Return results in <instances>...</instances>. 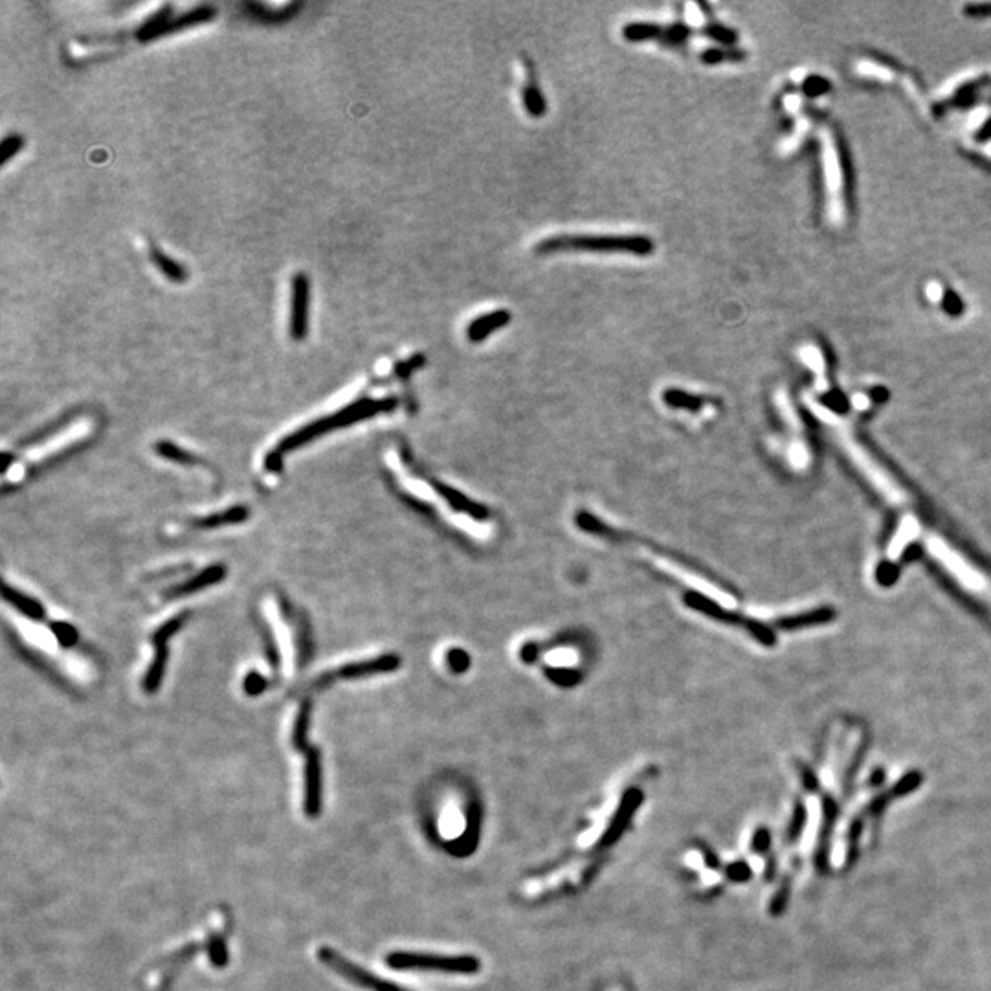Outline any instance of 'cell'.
Segmentation results:
<instances>
[{"instance_id": "6da1fadb", "label": "cell", "mask_w": 991, "mask_h": 991, "mask_svg": "<svg viewBox=\"0 0 991 991\" xmlns=\"http://www.w3.org/2000/svg\"><path fill=\"white\" fill-rule=\"evenodd\" d=\"M399 406V399L397 397H386V399H360L346 407H341L340 412L318 419L311 424H307L303 428H299L298 432L287 435L283 441L278 442V447L272 450L266 459H265V466L270 472H281L283 468V456L290 450H296L303 444H307L309 441H313L318 435L329 433L332 430L338 428H346L349 424L371 419L374 416H381V414H390L393 409Z\"/></svg>"}, {"instance_id": "7a4b0ae2", "label": "cell", "mask_w": 991, "mask_h": 991, "mask_svg": "<svg viewBox=\"0 0 991 991\" xmlns=\"http://www.w3.org/2000/svg\"><path fill=\"white\" fill-rule=\"evenodd\" d=\"M656 250V243L646 235H557L543 239L536 245V252L550 256L562 252L588 254H625L648 257Z\"/></svg>"}, {"instance_id": "3957f363", "label": "cell", "mask_w": 991, "mask_h": 991, "mask_svg": "<svg viewBox=\"0 0 991 991\" xmlns=\"http://www.w3.org/2000/svg\"><path fill=\"white\" fill-rule=\"evenodd\" d=\"M386 964L399 971H435L449 975H475L482 970V962L472 954L441 956L432 953L391 951L386 956Z\"/></svg>"}, {"instance_id": "277c9868", "label": "cell", "mask_w": 991, "mask_h": 991, "mask_svg": "<svg viewBox=\"0 0 991 991\" xmlns=\"http://www.w3.org/2000/svg\"><path fill=\"white\" fill-rule=\"evenodd\" d=\"M318 959L329 966L332 971H336L338 975H341L344 978H348L349 982L369 989V991H407L397 984H393L391 980L381 978L377 975H373L369 971H365L364 968H360L358 964L348 961L346 956H341L338 951L331 949V947H320L318 949Z\"/></svg>"}, {"instance_id": "5b68a950", "label": "cell", "mask_w": 991, "mask_h": 991, "mask_svg": "<svg viewBox=\"0 0 991 991\" xmlns=\"http://www.w3.org/2000/svg\"><path fill=\"white\" fill-rule=\"evenodd\" d=\"M299 753L305 755L303 811L307 817L315 819L322 811V755L313 743H307Z\"/></svg>"}, {"instance_id": "8992f818", "label": "cell", "mask_w": 991, "mask_h": 991, "mask_svg": "<svg viewBox=\"0 0 991 991\" xmlns=\"http://www.w3.org/2000/svg\"><path fill=\"white\" fill-rule=\"evenodd\" d=\"M309 301H311V281L303 272L292 278L290 294V320L289 332L292 340H303L309 329Z\"/></svg>"}, {"instance_id": "52a82bcc", "label": "cell", "mask_w": 991, "mask_h": 991, "mask_svg": "<svg viewBox=\"0 0 991 991\" xmlns=\"http://www.w3.org/2000/svg\"><path fill=\"white\" fill-rule=\"evenodd\" d=\"M641 802H642V792L639 788H630V790L625 792V795L621 799V804H619L617 811H615L609 827L606 828V832L602 834V837L597 843V848H608V846H611L613 843H617L621 839V836L628 828V823L632 821V817L637 811V808L641 806Z\"/></svg>"}, {"instance_id": "ba28073f", "label": "cell", "mask_w": 991, "mask_h": 991, "mask_svg": "<svg viewBox=\"0 0 991 991\" xmlns=\"http://www.w3.org/2000/svg\"><path fill=\"white\" fill-rule=\"evenodd\" d=\"M400 667V658L395 654H386V656H379L374 659L369 661H360V663H351L341 667L327 676H323L320 679V685L323 683H329L331 679H357V677H365L371 674H381V672H393Z\"/></svg>"}, {"instance_id": "9c48e42d", "label": "cell", "mask_w": 991, "mask_h": 991, "mask_svg": "<svg viewBox=\"0 0 991 991\" xmlns=\"http://www.w3.org/2000/svg\"><path fill=\"white\" fill-rule=\"evenodd\" d=\"M683 602H685L687 608L703 613L705 617H710L714 621H720V623H727V625H743L747 628L749 619L740 617V615L722 608L718 602H714L710 597L700 593V592H685L683 595Z\"/></svg>"}, {"instance_id": "30bf717a", "label": "cell", "mask_w": 991, "mask_h": 991, "mask_svg": "<svg viewBox=\"0 0 991 991\" xmlns=\"http://www.w3.org/2000/svg\"><path fill=\"white\" fill-rule=\"evenodd\" d=\"M512 320V315L507 309H498L487 315L477 316L475 320H472L466 327V338L472 344H480V341L487 340L492 332L505 329Z\"/></svg>"}, {"instance_id": "8fae6325", "label": "cell", "mask_w": 991, "mask_h": 991, "mask_svg": "<svg viewBox=\"0 0 991 991\" xmlns=\"http://www.w3.org/2000/svg\"><path fill=\"white\" fill-rule=\"evenodd\" d=\"M433 489L437 491V494H441L444 500H447V503H449L454 510L465 512V515H468L472 520L485 522V520L491 518V510H489L487 507H483V505H480V503H475V501L468 500L463 492L456 491V489H452V487H449V485H444V483H437V482H433Z\"/></svg>"}, {"instance_id": "7c38bea8", "label": "cell", "mask_w": 991, "mask_h": 991, "mask_svg": "<svg viewBox=\"0 0 991 991\" xmlns=\"http://www.w3.org/2000/svg\"><path fill=\"white\" fill-rule=\"evenodd\" d=\"M524 64H525V72H527V81H525L524 90H522L524 109H525V113L531 114L533 118H542V116L548 114V99H545L543 92H542L540 87H538L533 61L525 59Z\"/></svg>"}, {"instance_id": "4fadbf2b", "label": "cell", "mask_w": 991, "mask_h": 991, "mask_svg": "<svg viewBox=\"0 0 991 991\" xmlns=\"http://www.w3.org/2000/svg\"><path fill=\"white\" fill-rule=\"evenodd\" d=\"M226 576V567L224 566H210L204 571H200L197 576H193L188 583L173 588L171 592H167V597H182V595H189L195 592H200L204 588H208L212 584L221 583V580Z\"/></svg>"}, {"instance_id": "5bb4252c", "label": "cell", "mask_w": 991, "mask_h": 991, "mask_svg": "<svg viewBox=\"0 0 991 991\" xmlns=\"http://www.w3.org/2000/svg\"><path fill=\"white\" fill-rule=\"evenodd\" d=\"M215 15H217L215 8H212V6H198V8L191 10V12H186L184 15H179L177 19H171V21L156 33L155 39L165 38V36H169V33H175V31L186 29V28L195 26V24L208 22V21H212Z\"/></svg>"}, {"instance_id": "9a60e30c", "label": "cell", "mask_w": 991, "mask_h": 991, "mask_svg": "<svg viewBox=\"0 0 991 991\" xmlns=\"http://www.w3.org/2000/svg\"><path fill=\"white\" fill-rule=\"evenodd\" d=\"M3 595H4V599H6L12 606H15L21 613H24L26 617H29V619H33V621H41V619L45 617V615H46L45 608H43L36 599H31V597H28V595L21 593L19 590L12 588L10 584H4Z\"/></svg>"}, {"instance_id": "2e32d148", "label": "cell", "mask_w": 991, "mask_h": 991, "mask_svg": "<svg viewBox=\"0 0 991 991\" xmlns=\"http://www.w3.org/2000/svg\"><path fill=\"white\" fill-rule=\"evenodd\" d=\"M156 644V654H155V661L149 667L146 677H144V691L147 694L156 693V689L160 687V683L164 679V672H165V663H167V641L164 639H153Z\"/></svg>"}, {"instance_id": "e0dca14e", "label": "cell", "mask_w": 991, "mask_h": 991, "mask_svg": "<svg viewBox=\"0 0 991 991\" xmlns=\"http://www.w3.org/2000/svg\"><path fill=\"white\" fill-rule=\"evenodd\" d=\"M665 33V26L656 22H630L623 28V38L628 43H644V41H661Z\"/></svg>"}, {"instance_id": "ac0fdd59", "label": "cell", "mask_w": 991, "mask_h": 991, "mask_svg": "<svg viewBox=\"0 0 991 991\" xmlns=\"http://www.w3.org/2000/svg\"><path fill=\"white\" fill-rule=\"evenodd\" d=\"M663 402L672 407V409H687V412H700L701 406L705 404V399L689 393L685 390H679V388H668L663 391L661 395Z\"/></svg>"}, {"instance_id": "d6986e66", "label": "cell", "mask_w": 991, "mask_h": 991, "mask_svg": "<svg viewBox=\"0 0 991 991\" xmlns=\"http://www.w3.org/2000/svg\"><path fill=\"white\" fill-rule=\"evenodd\" d=\"M247 518H248V508L247 507H231L224 512H217V515H214V516L197 520L195 525L200 527V529H215V527H221V525L241 524Z\"/></svg>"}, {"instance_id": "ffe728a7", "label": "cell", "mask_w": 991, "mask_h": 991, "mask_svg": "<svg viewBox=\"0 0 991 991\" xmlns=\"http://www.w3.org/2000/svg\"><path fill=\"white\" fill-rule=\"evenodd\" d=\"M151 259H153V263L156 265V268L162 272V274H164L169 281H173V283H184V281L188 280V272H186V268H184L181 263H177V261L171 259L169 256H165L162 250L153 248V250H151Z\"/></svg>"}, {"instance_id": "44dd1931", "label": "cell", "mask_w": 991, "mask_h": 991, "mask_svg": "<svg viewBox=\"0 0 991 991\" xmlns=\"http://www.w3.org/2000/svg\"><path fill=\"white\" fill-rule=\"evenodd\" d=\"M311 712H313V703L311 701H305L298 712V720L292 731V743L294 747L299 751L303 749L307 743H311L307 735H309V727H311Z\"/></svg>"}, {"instance_id": "7402d4cb", "label": "cell", "mask_w": 991, "mask_h": 991, "mask_svg": "<svg viewBox=\"0 0 991 991\" xmlns=\"http://www.w3.org/2000/svg\"><path fill=\"white\" fill-rule=\"evenodd\" d=\"M832 611L830 609H817V611H810V613H802L797 615V617H785L778 621V626L784 630H794V628H802L808 625H817V623H825L828 619H832Z\"/></svg>"}, {"instance_id": "603a6c76", "label": "cell", "mask_w": 991, "mask_h": 991, "mask_svg": "<svg viewBox=\"0 0 991 991\" xmlns=\"http://www.w3.org/2000/svg\"><path fill=\"white\" fill-rule=\"evenodd\" d=\"M545 677H548L551 683L558 687L569 689L578 685L580 681H583V672L576 670V668H569V667H548L543 670Z\"/></svg>"}, {"instance_id": "cb8c5ba5", "label": "cell", "mask_w": 991, "mask_h": 991, "mask_svg": "<svg viewBox=\"0 0 991 991\" xmlns=\"http://www.w3.org/2000/svg\"><path fill=\"white\" fill-rule=\"evenodd\" d=\"M169 21H171V6H164V8H160L153 17H149V19L140 26V29H139V33H136V36H139L140 41H151V39H155L156 33H158Z\"/></svg>"}, {"instance_id": "d4e9b609", "label": "cell", "mask_w": 991, "mask_h": 991, "mask_svg": "<svg viewBox=\"0 0 991 991\" xmlns=\"http://www.w3.org/2000/svg\"><path fill=\"white\" fill-rule=\"evenodd\" d=\"M575 524L580 531H584L588 534H595V536H604V538H611L613 531L602 524L597 516H593L592 512L588 510H578L576 516H575Z\"/></svg>"}, {"instance_id": "484cf974", "label": "cell", "mask_w": 991, "mask_h": 991, "mask_svg": "<svg viewBox=\"0 0 991 991\" xmlns=\"http://www.w3.org/2000/svg\"><path fill=\"white\" fill-rule=\"evenodd\" d=\"M691 36H693V28L687 26L685 22H681V21H679V22H674V24H670V26H665V33H663V39H661V41H663L667 46L677 48V46L685 45V43L691 39Z\"/></svg>"}, {"instance_id": "4316f807", "label": "cell", "mask_w": 991, "mask_h": 991, "mask_svg": "<svg viewBox=\"0 0 991 991\" xmlns=\"http://www.w3.org/2000/svg\"><path fill=\"white\" fill-rule=\"evenodd\" d=\"M247 8L256 19H259L263 22H281V21H287L289 17H292V13H296L301 8V4L289 6L285 12H270L268 8H265L261 4H247Z\"/></svg>"}, {"instance_id": "83f0119b", "label": "cell", "mask_w": 991, "mask_h": 991, "mask_svg": "<svg viewBox=\"0 0 991 991\" xmlns=\"http://www.w3.org/2000/svg\"><path fill=\"white\" fill-rule=\"evenodd\" d=\"M745 57L740 50H726V48H707L701 52L700 59L703 64H720L726 61H742Z\"/></svg>"}, {"instance_id": "f1b7e54d", "label": "cell", "mask_w": 991, "mask_h": 991, "mask_svg": "<svg viewBox=\"0 0 991 991\" xmlns=\"http://www.w3.org/2000/svg\"><path fill=\"white\" fill-rule=\"evenodd\" d=\"M156 452H158L162 458L171 459V461H177V463H186V465H189V463H195V461H197V459L193 458V454L182 450L181 447H177V444L169 442V441H160V442H156Z\"/></svg>"}, {"instance_id": "f546056e", "label": "cell", "mask_w": 991, "mask_h": 991, "mask_svg": "<svg viewBox=\"0 0 991 991\" xmlns=\"http://www.w3.org/2000/svg\"><path fill=\"white\" fill-rule=\"evenodd\" d=\"M701 31H703V36H707L709 39H712V41H716V43H720V45H726V46L736 43V39H738V36H736V31H735V29L726 28V26H722V24H718V22L707 24Z\"/></svg>"}, {"instance_id": "4dcf8cb0", "label": "cell", "mask_w": 991, "mask_h": 991, "mask_svg": "<svg viewBox=\"0 0 991 991\" xmlns=\"http://www.w3.org/2000/svg\"><path fill=\"white\" fill-rule=\"evenodd\" d=\"M447 665L454 674H465L470 668L472 659L463 648H450L447 652Z\"/></svg>"}, {"instance_id": "1f68e13d", "label": "cell", "mask_w": 991, "mask_h": 991, "mask_svg": "<svg viewBox=\"0 0 991 991\" xmlns=\"http://www.w3.org/2000/svg\"><path fill=\"white\" fill-rule=\"evenodd\" d=\"M24 147V139L21 134H10L0 144V164H8L10 158H13L17 153H21V149Z\"/></svg>"}, {"instance_id": "d6a6232c", "label": "cell", "mask_w": 991, "mask_h": 991, "mask_svg": "<svg viewBox=\"0 0 991 991\" xmlns=\"http://www.w3.org/2000/svg\"><path fill=\"white\" fill-rule=\"evenodd\" d=\"M426 362H428V358H426L424 355L417 353V355H414L412 358H407V360H404V362H399V364L395 365V374H397L399 379H407L409 374H414L416 371H419L421 367H424Z\"/></svg>"}, {"instance_id": "836d02e7", "label": "cell", "mask_w": 991, "mask_h": 991, "mask_svg": "<svg viewBox=\"0 0 991 991\" xmlns=\"http://www.w3.org/2000/svg\"><path fill=\"white\" fill-rule=\"evenodd\" d=\"M208 951H210V959L212 964L217 968L226 966L228 962V949H226V942L223 936H212L210 944H208Z\"/></svg>"}, {"instance_id": "e575fe53", "label": "cell", "mask_w": 991, "mask_h": 991, "mask_svg": "<svg viewBox=\"0 0 991 991\" xmlns=\"http://www.w3.org/2000/svg\"><path fill=\"white\" fill-rule=\"evenodd\" d=\"M52 632L63 646H72L78 641V630L68 623H52Z\"/></svg>"}, {"instance_id": "d590c367", "label": "cell", "mask_w": 991, "mask_h": 991, "mask_svg": "<svg viewBox=\"0 0 991 991\" xmlns=\"http://www.w3.org/2000/svg\"><path fill=\"white\" fill-rule=\"evenodd\" d=\"M243 687H245V693H247L248 696H259V694L265 693V689L268 687V681H266L265 676H261L257 670H252V672L247 674Z\"/></svg>"}, {"instance_id": "8d00e7d4", "label": "cell", "mask_w": 991, "mask_h": 991, "mask_svg": "<svg viewBox=\"0 0 991 991\" xmlns=\"http://www.w3.org/2000/svg\"><path fill=\"white\" fill-rule=\"evenodd\" d=\"M747 632H749L751 635H753L757 641H760L764 646H773L775 641H777V639H775V634H773L766 625H762V623H759V621H753V619H749Z\"/></svg>"}, {"instance_id": "74e56055", "label": "cell", "mask_w": 991, "mask_h": 991, "mask_svg": "<svg viewBox=\"0 0 991 991\" xmlns=\"http://www.w3.org/2000/svg\"><path fill=\"white\" fill-rule=\"evenodd\" d=\"M184 621H186V613L177 615V617H173V619H169L162 628H158V630L155 632L153 639H164V641H167L169 637H173V635L181 630V626L184 625Z\"/></svg>"}, {"instance_id": "f35d334b", "label": "cell", "mask_w": 991, "mask_h": 991, "mask_svg": "<svg viewBox=\"0 0 991 991\" xmlns=\"http://www.w3.org/2000/svg\"><path fill=\"white\" fill-rule=\"evenodd\" d=\"M727 876L733 881H745L747 878H751V870L745 863H736V865H729L727 867Z\"/></svg>"}, {"instance_id": "ab89813d", "label": "cell", "mask_w": 991, "mask_h": 991, "mask_svg": "<svg viewBox=\"0 0 991 991\" xmlns=\"http://www.w3.org/2000/svg\"><path fill=\"white\" fill-rule=\"evenodd\" d=\"M701 856H703V861H705V865H707L709 869H712V870L722 869L720 858H718L716 853H714L709 846H701Z\"/></svg>"}, {"instance_id": "60d3db41", "label": "cell", "mask_w": 991, "mask_h": 991, "mask_svg": "<svg viewBox=\"0 0 991 991\" xmlns=\"http://www.w3.org/2000/svg\"><path fill=\"white\" fill-rule=\"evenodd\" d=\"M520 658H522V661L527 663V665L534 663L536 658H538V646H536L534 642L524 644V646H522V651H520Z\"/></svg>"}, {"instance_id": "b9f144b4", "label": "cell", "mask_w": 991, "mask_h": 991, "mask_svg": "<svg viewBox=\"0 0 991 991\" xmlns=\"http://www.w3.org/2000/svg\"><path fill=\"white\" fill-rule=\"evenodd\" d=\"M768 846H769V832L766 828H760L753 837V850L762 853Z\"/></svg>"}, {"instance_id": "7bdbcfd3", "label": "cell", "mask_w": 991, "mask_h": 991, "mask_svg": "<svg viewBox=\"0 0 991 991\" xmlns=\"http://www.w3.org/2000/svg\"><path fill=\"white\" fill-rule=\"evenodd\" d=\"M966 13L971 17H991V4L984 6H968Z\"/></svg>"}]
</instances>
